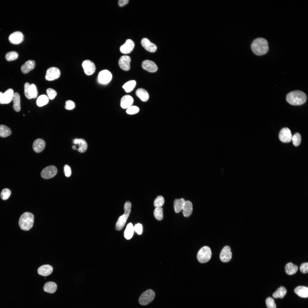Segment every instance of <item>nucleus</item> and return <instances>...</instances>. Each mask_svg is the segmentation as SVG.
<instances>
[{"label":"nucleus","instance_id":"obj_1","mask_svg":"<svg viewBox=\"0 0 308 308\" xmlns=\"http://www.w3.org/2000/svg\"><path fill=\"white\" fill-rule=\"evenodd\" d=\"M251 48L253 53L257 55H264L268 52L269 50L268 42L264 38H257L252 42Z\"/></svg>","mask_w":308,"mask_h":308},{"label":"nucleus","instance_id":"obj_2","mask_svg":"<svg viewBox=\"0 0 308 308\" xmlns=\"http://www.w3.org/2000/svg\"><path fill=\"white\" fill-rule=\"evenodd\" d=\"M307 99L305 94L299 90L291 92L288 94L286 97L287 102L290 104L295 106L303 104L306 102Z\"/></svg>","mask_w":308,"mask_h":308},{"label":"nucleus","instance_id":"obj_3","mask_svg":"<svg viewBox=\"0 0 308 308\" xmlns=\"http://www.w3.org/2000/svg\"><path fill=\"white\" fill-rule=\"evenodd\" d=\"M34 222V216L31 213L26 212L21 216L19 221V224L22 230L28 231L33 226Z\"/></svg>","mask_w":308,"mask_h":308},{"label":"nucleus","instance_id":"obj_4","mask_svg":"<svg viewBox=\"0 0 308 308\" xmlns=\"http://www.w3.org/2000/svg\"><path fill=\"white\" fill-rule=\"evenodd\" d=\"M131 204L129 201H127L124 206V213L120 216L116 223L115 228L117 230H121L124 226L130 214Z\"/></svg>","mask_w":308,"mask_h":308},{"label":"nucleus","instance_id":"obj_5","mask_svg":"<svg viewBox=\"0 0 308 308\" xmlns=\"http://www.w3.org/2000/svg\"><path fill=\"white\" fill-rule=\"evenodd\" d=\"M212 253L210 249L207 246L202 247L197 254V259L199 262L201 263L208 262L210 259Z\"/></svg>","mask_w":308,"mask_h":308},{"label":"nucleus","instance_id":"obj_6","mask_svg":"<svg viewBox=\"0 0 308 308\" xmlns=\"http://www.w3.org/2000/svg\"><path fill=\"white\" fill-rule=\"evenodd\" d=\"M155 293L152 290L149 289L143 292L139 299V303L142 305H146L151 303L155 298Z\"/></svg>","mask_w":308,"mask_h":308},{"label":"nucleus","instance_id":"obj_7","mask_svg":"<svg viewBox=\"0 0 308 308\" xmlns=\"http://www.w3.org/2000/svg\"><path fill=\"white\" fill-rule=\"evenodd\" d=\"M112 78V75L111 72L108 70H104L99 73L98 81L100 84H106L110 82Z\"/></svg>","mask_w":308,"mask_h":308},{"label":"nucleus","instance_id":"obj_8","mask_svg":"<svg viewBox=\"0 0 308 308\" xmlns=\"http://www.w3.org/2000/svg\"><path fill=\"white\" fill-rule=\"evenodd\" d=\"M57 173L56 167L53 165H50L46 167L42 170L41 175L43 179H48L54 177Z\"/></svg>","mask_w":308,"mask_h":308},{"label":"nucleus","instance_id":"obj_9","mask_svg":"<svg viewBox=\"0 0 308 308\" xmlns=\"http://www.w3.org/2000/svg\"><path fill=\"white\" fill-rule=\"evenodd\" d=\"M60 74L58 68L55 67H50L46 71L45 79L48 81L53 80L59 78Z\"/></svg>","mask_w":308,"mask_h":308},{"label":"nucleus","instance_id":"obj_10","mask_svg":"<svg viewBox=\"0 0 308 308\" xmlns=\"http://www.w3.org/2000/svg\"><path fill=\"white\" fill-rule=\"evenodd\" d=\"M292 135L290 130L288 128L282 129L279 134V138L283 142L289 143L291 140Z\"/></svg>","mask_w":308,"mask_h":308},{"label":"nucleus","instance_id":"obj_11","mask_svg":"<svg viewBox=\"0 0 308 308\" xmlns=\"http://www.w3.org/2000/svg\"><path fill=\"white\" fill-rule=\"evenodd\" d=\"M82 66L85 74L87 75L92 74L96 70V66L93 62L89 60L84 61L82 63Z\"/></svg>","mask_w":308,"mask_h":308},{"label":"nucleus","instance_id":"obj_12","mask_svg":"<svg viewBox=\"0 0 308 308\" xmlns=\"http://www.w3.org/2000/svg\"><path fill=\"white\" fill-rule=\"evenodd\" d=\"M232 253L231 249L228 246H226L222 249L220 254V259L223 262H227L231 259Z\"/></svg>","mask_w":308,"mask_h":308},{"label":"nucleus","instance_id":"obj_13","mask_svg":"<svg viewBox=\"0 0 308 308\" xmlns=\"http://www.w3.org/2000/svg\"><path fill=\"white\" fill-rule=\"evenodd\" d=\"M9 39L11 43L15 44H18L23 40V35L21 32H15L10 35Z\"/></svg>","mask_w":308,"mask_h":308},{"label":"nucleus","instance_id":"obj_14","mask_svg":"<svg viewBox=\"0 0 308 308\" xmlns=\"http://www.w3.org/2000/svg\"><path fill=\"white\" fill-rule=\"evenodd\" d=\"M130 57L128 56H121L118 61L119 66L122 69L125 71H128L130 68Z\"/></svg>","mask_w":308,"mask_h":308},{"label":"nucleus","instance_id":"obj_15","mask_svg":"<svg viewBox=\"0 0 308 308\" xmlns=\"http://www.w3.org/2000/svg\"><path fill=\"white\" fill-rule=\"evenodd\" d=\"M142 67L144 70L151 72H155L158 70V67L155 63L149 60L144 61L142 63Z\"/></svg>","mask_w":308,"mask_h":308},{"label":"nucleus","instance_id":"obj_16","mask_svg":"<svg viewBox=\"0 0 308 308\" xmlns=\"http://www.w3.org/2000/svg\"><path fill=\"white\" fill-rule=\"evenodd\" d=\"M134 46V43L133 41L130 39H127L125 42L121 46L120 51L123 54H129L133 50Z\"/></svg>","mask_w":308,"mask_h":308},{"label":"nucleus","instance_id":"obj_17","mask_svg":"<svg viewBox=\"0 0 308 308\" xmlns=\"http://www.w3.org/2000/svg\"><path fill=\"white\" fill-rule=\"evenodd\" d=\"M141 43L143 47L149 52H154L157 49L156 46L146 38H143L141 40Z\"/></svg>","mask_w":308,"mask_h":308},{"label":"nucleus","instance_id":"obj_18","mask_svg":"<svg viewBox=\"0 0 308 308\" xmlns=\"http://www.w3.org/2000/svg\"><path fill=\"white\" fill-rule=\"evenodd\" d=\"M45 146V141L42 139H37L34 142L33 147L34 151L37 153L42 152Z\"/></svg>","mask_w":308,"mask_h":308},{"label":"nucleus","instance_id":"obj_19","mask_svg":"<svg viewBox=\"0 0 308 308\" xmlns=\"http://www.w3.org/2000/svg\"><path fill=\"white\" fill-rule=\"evenodd\" d=\"M53 270L52 267L48 264L40 266L37 270L39 275L44 276H47L50 275Z\"/></svg>","mask_w":308,"mask_h":308},{"label":"nucleus","instance_id":"obj_20","mask_svg":"<svg viewBox=\"0 0 308 308\" xmlns=\"http://www.w3.org/2000/svg\"><path fill=\"white\" fill-rule=\"evenodd\" d=\"M133 102V98L129 95L123 96L121 100L120 105L123 109L127 108L132 106Z\"/></svg>","mask_w":308,"mask_h":308},{"label":"nucleus","instance_id":"obj_21","mask_svg":"<svg viewBox=\"0 0 308 308\" xmlns=\"http://www.w3.org/2000/svg\"><path fill=\"white\" fill-rule=\"evenodd\" d=\"M73 143L75 144H78L79 148L78 151L80 152L83 153L86 150L88 145L86 141L83 139H76L73 141Z\"/></svg>","mask_w":308,"mask_h":308},{"label":"nucleus","instance_id":"obj_22","mask_svg":"<svg viewBox=\"0 0 308 308\" xmlns=\"http://www.w3.org/2000/svg\"><path fill=\"white\" fill-rule=\"evenodd\" d=\"M35 66V61L33 60H29L26 62L21 66V70L24 74H27L33 69Z\"/></svg>","mask_w":308,"mask_h":308},{"label":"nucleus","instance_id":"obj_23","mask_svg":"<svg viewBox=\"0 0 308 308\" xmlns=\"http://www.w3.org/2000/svg\"><path fill=\"white\" fill-rule=\"evenodd\" d=\"M183 213L185 217H188L192 214L193 210V204L189 200L185 201L183 207Z\"/></svg>","mask_w":308,"mask_h":308},{"label":"nucleus","instance_id":"obj_24","mask_svg":"<svg viewBox=\"0 0 308 308\" xmlns=\"http://www.w3.org/2000/svg\"><path fill=\"white\" fill-rule=\"evenodd\" d=\"M294 292L300 297L305 298L308 297V288L307 287L302 286H298L295 288Z\"/></svg>","mask_w":308,"mask_h":308},{"label":"nucleus","instance_id":"obj_25","mask_svg":"<svg viewBox=\"0 0 308 308\" xmlns=\"http://www.w3.org/2000/svg\"><path fill=\"white\" fill-rule=\"evenodd\" d=\"M14 94L13 90L11 88L8 89L3 93L2 99L3 104H8L11 101Z\"/></svg>","mask_w":308,"mask_h":308},{"label":"nucleus","instance_id":"obj_26","mask_svg":"<svg viewBox=\"0 0 308 308\" xmlns=\"http://www.w3.org/2000/svg\"><path fill=\"white\" fill-rule=\"evenodd\" d=\"M57 289L56 284L52 281H49L46 283L43 287V290L44 291L50 293L55 292Z\"/></svg>","mask_w":308,"mask_h":308},{"label":"nucleus","instance_id":"obj_27","mask_svg":"<svg viewBox=\"0 0 308 308\" xmlns=\"http://www.w3.org/2000/svg\"><path fill=\"white\" fill-rule=\"evenodd\" d=\"M136 96L142 101L146 102L149 98L148 92L144 89L140 88L137 89L136 91Z\"/></svg>","mask_w":308,"mask_h":308},{"label":"nucleus","instance_id":"obj_28","mask_svg":"<svg viewBox=\"0 0 308 308\" xmlns=\"http://www.w3.org/2000/svg\"><path fill=\"white\" fill-rule=\"evenodd\" d=\"M185 201L183 198L176 199L174 200V208L176 213H179L182 210Z\"/></svg>","mask_w":308,"mask_h":308},{"label":"nucleus","instance_id":"obj_29","mask_svg":"<svg viewBox=\"0 0 308 308\" xmlns=\"http://www.w3.org/2000/svg\"><path fill=\"white\" fill-rule=\"evenodd\" d=\"M12 100L13 102V107L14 109L16 112H19L21 110L20 98L18 93H14Z\"/></svg>","mask_w":308,"mask_h":308},{"label":"nucleus","instance_id":"obj_30","mask_svg":"<svg viewBox=\"0 0 308 308\" xmlns=\"http://www.w3.org/2000/svg\"><path fill=\"white\" fill-rule=\"evenodd\" d=\"M285 269L286 273L288 275H291L296 273L298 268L297 266L292 263L289 262L286 265Z\"/></svg>","mask_w":308,"mask_h":308},{"label":"nucleus","instance_id":"obj_31","mask_svg":"<svg viewBox=\"0 0 308 308\" xmlns=\"http://www.w3.org/2000/svg\"><path fill=\"white\" fill-rule=\"evenodd\" d=\"M134 231V226L131 223H129L127 225L124 232V236L127 240L130 239L133 236Z\"/></svg>","mask_w":308,"mask_h":308},{"label":"nucleus","instance_id":"obj_32","mask_svg":"<svg viewBox=\"0 0 308 308\" xmlns=\"http://www.w3.org/2000/svg\"><path fill=\"white\" fill-rule=\"evenodd\" d=\"M287 291L283 286H281L278 288L277 291L273 294V297L275 298H283L286 294Z\"/></svg>","mask_w":308,"mask_h":308},{"label":"nucleus","instance_id":"obj_33","mask_svg":"<svg viewBox=\"0 0 308 308\" xmlns=\"http://www.w3.org/2000/svg\"><path fill=\"white\" fill-rule=\"evenodd\" d=\"M11 133L10 129L7 126L3 125H0V136L5 137L10 135Z\"/></svg>","mask_w":308,"mask_h":308},{"label":"nucleus","instance_id":"obj_34","mask_svg":"<svg viewBox=\"0 0 308 308\" xmlns=\"http://www.w3.org/2000/svg\"><path fill=\"white\" fill-rule=\"evenodd\" d=\"M136 85V82L134 80L129 81L125 84L123 88L127 92H129L132 91Z\"/></svg>","mask_w":308,"mask_h":308},{"label":"nucleus","instance_id":"obj_35","mask_svg":"<svg viewBox=\"0 0 308 308\" xmlns=\"http://www.w3.org/2000/svg\"><path fill=\"white\" fill-rule=\"evenodd\" d=\"M49 101L48 97L46 95H42L39 96L37 100V104L39 107H41L46 104Z\"/></svg>","mask_w":308,"mask_h":308},{"label":"nucleus","instance_id":"obj_36","mask_svg":"<svg viewBox=\"0 0 308 308\" xmlns=\"http://www.w3.org/2000/svg\"><path fill=\"white\" fill-rule=\"evenodd\" d=\"M154 215L157 220H161L163 218V208L161 207L156 208L154 211Z\"/></svg>","mask_w":308,"mask_h":308},{"label":"nucleus","instance_id":"obj_37","mask_svg":"<svg viewBox=\"0 0 308 308\" xmlns=\"http://www.w3.org/2000/svg\"><path fill=\"white\" fill-rule=\"evenodd\" d=\"M18 56V53L14 51H12L7 52L5 55V58L8 61L13 60L17 59Z\"/></svg>","mask_w":308,"mask_h":308},{"label":"nucleus","instance_id":"obj_38","mask_svg":"<svg viewBox=\"0 0 308 308\" xmlns=\"http://www.w3.org/2000/svg\"><path fill=\"white\" fill-rule=\"evenodd\" d=\"M29 93L31 99L36 98L38 95V92L35 85L32 84H30L29 87Z\"/></svg>","mask_w":308,"mask_h":308},{"label":"nucleus","instance_id":"obj_39","mask_svg":"<svg viewBox=\"0 0 308 308\" xmlns=\"http://www.w3.org/2000/svg\"><path fill=\"white\" fill-rule=\"evenodd\" d=\"M165 200L163 197L161 196H157L155 199L154 205L155 208L161 207L164 204Z\"/></svg>","mask_w":308,"mask_h":308},{"label":"nucleus","instance_id":"obj_40","mask_svg":"<svg viewBox=\"0 0 308 308\" xmlns=\"http://www.w3.org/2000/svg\"><path fill=\"white\" fill-rule=\"evenodd\" d=\"M291 140L295 146H299L301 141V137L299 133H297L292 136Z\"/></svg>","mask_w":308,"mask_h":308},{"label":"nucleus","instance_id":"obj_41","mask_svg":"<svg viewBox=\"0 0 308 308\" xmlns=\"http://www.w3.org/2000/svg\"><path fill=\"white\" fill-rule=\"evenodd\" d=\"M11 193V192L10 189L8 188L4 189L2 190L1 193V197L3 200H6L9 197Z\"/></svg>","mask_w":308,"mask_h":308},{"label":"nucleus","instance_id":"obj_42","mask_svg":"<svg viewBox=\"0 0 308 308\" xmlns=\"http://www.w3.org/2000/svg\"><path fill=\"white\" fill-rule=\"evenodd\" d=\"M267 308H276V306L274 300L271 297L267 298L266 301Z\"/></svg>","mask_w":308,"mask_h":308},{"label":"nucleus","instance_id":"obj_43","mask_svg":"<svg viewBox=\"0 0 308 308\" xmlns=\"http://www.w3.org/2000/svg\"><path fill=\"white\" fill-rule=\"evenodd\" d=\"M139 110V108L136 106H131L127 108L126 113L129 114H133L137 113Z\"/></svg>","mask_w":308,"mask_h":308},{"label":"nucleus","instance_id":"obj_44","mask_svg":"<svg viewBox=\"0 0 308 308\" xmlns=\"http://www.w3.org/2000/svg\"><path fill=\"white\" fill-rule=\"evenodd\" d=\"M48 98L50 100H53L57 95L56 92L54 89L49 88L46 91Z\"/></svg>","mask_w":308,"mask_h":308},{"label":"nucleus","instance_id":"obj_45","mask_svg":"<svg viewBox=\"0 0 308 308\" xmlns=\"http://www.w3.org/2000/svg\"><path fill=\"white\" fill-rule=\"evenodd\" d=\"M30 84L28 82L24 84V94L26 98L29 99H31L29 93V87Z\"/></svg>","mask_w":308,"mask_h":308},{"label":"nucleus","instance_id":"obj_46","mask_svg":"<svg viewBox=\"0 0 308 308\" xmlns=\"http://www.w3.org/2000/svg\"><path fill=\"white\" fill-rule=\"evenodd\" d=\"M75 107V104L74 102L71 100H68L66 102L65 108L67 110L73 109Z\"/></svg>","mask_w":308,"mask_h":308},{"label":"nucleus","instance_id":"obj_47","mask_svg":"<svg viewBox=\"0 0 308 308\" xmlns=\"http://www.w3.org/2000/svg\"><path fill=\"white\" fill-rule=\"evenodd\" d=\"M300 270L303 273H307L308 272V263L305 262L302 264L300 267Z\"/></svg>","mask_w":308,"mask_h":308},{"label":"nucleus","instance_id":"obj_48","mask_svg":"<svg viewBox=\"0 0 308 308\" xmlns=\"http://www.w3.org/2000/svg\"><path fill=\"white\" fill-rule=\"evenodd\" d=\"M134 231L138 234H142L143 230V227L141 224L138 223L136 224L134 227Z\"/></svg>","mask_w":308,"mask_h":308},{"label":"nucleus","instance_id":"obj_49","mask_svg":"<svg viewBox=\"0 0 308 308\" xmlns=\"http://www.w3.org/2000/svg\"><path fill=\"white\" fill-rule=\"evenodd\" d=\"M64 172L65 176L67 177H69L71 175V169L68 165H65L64 166Z\"/></svg>","mask_w":308,"mask_h":308},{"label":"nucleus","instance_id":"obj_50","mask_svg":"<svg viewBox=\"0 0 308 308\" xmlns=\"http://www.w3.org/2000/svg\"><path fill=\"white\" fill-rule=\"evenodd\" d=\"M128 0H119L118 1V5L121 7H122L128 3Z\"/></svg>","mask_w":308,"mask_h":308},{"label":"nucleus","instance_id":"obj_51","mask_svg":"<svg viewBox=\"0 0 308 308\" xmlns=\"http://www.w3.org/2000/svg\"><path fill=\"white\" fill-rule=\"evenodd\" d=\"M3 94L2 92H0V104H3L2 99Z\"/></svg>","mask_w":308,"mask_h":308},{"label":"nucleus","instance_id":"obj_52","mask_svg":"<svg viewBox=\"0 0 308 308\" xmlns=\"http://www.w3.org/2000/svg\"><path fill=\"white\" fill-rule=\"evenodd\" d=\"M72 148L74 150H77L76 147L75 145H73L72 146Z\"/></svg>","mask_w":308,"mask_h":308}]
</instances>
